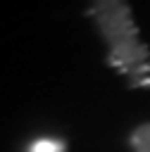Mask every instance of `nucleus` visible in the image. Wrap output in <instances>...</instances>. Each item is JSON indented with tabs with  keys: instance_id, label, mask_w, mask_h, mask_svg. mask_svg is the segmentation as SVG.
<instances>
[{
	"instance_id": "obj_2",
	"label": "nucleus",
	"mask_w": 150,
	"mask_h": 152,
	"mask_svg": "<svg viewBox=\"0 0 150 152\" xmlns=\"http://www.w3.org/2000/svg\"><path fill=\"white\" fill-rule=\"evenodd\" d=\"M129 150L131 152H150V121L138 124L129 133Z\"/></svg>"
},
{
	"instance_id": "obj_1",
	"label": "nucleus",
	"mask_w": 150,
	"mask_h": 152,
	"mask_svg": "<svg viewBox=\"0 0 150 152\" xmlns=\"http://www.w3.org/2000/svg\"><path fill=\"white\" fill-rule=\"evenodd\" d=\"M90 19L107 48L110 66L133 88H150V50L140 38L131 5L100 0L90 5Z\"/></svg>"
},
{
	"instance_id": "obj_3",
	"label": "nucleus",
	"mask_w": 150,
	"mask_h": 152,
	"mask_svg": "<svg viewBox=\"0 0 150 152\" xmlns=\"http://www.w3.org/2000/svg\"><path fill=\"white\" fill-rule=\"evenodd\" d=\"M60 147L52 142V140H40V142H36V147L31 150V152H57Z\"/></svg>"
}]
</instances>
